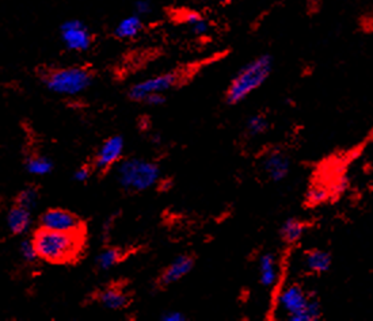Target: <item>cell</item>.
Segmentation results:
<instances>
[{
  "instance_id": "1",
  "label": "cell",
  "mask_w": 373,
  "mask_h": 321,
  "mask_svg": "<svg viewBox=\"0 0 373 321\" xmlns=\"http://www.w3.org/2000/svg\"><path fill=\"white\" fill-rule=\"evenodd\" d=\"M274 58L269 54H260L246 63L234 75L225 91V104L237 106L247 99L254 91L261 88L270 78Z\"/></svg>"
},
{
  "instance_id": "2",
  "label": "cell",
  "mask_w": 373,
  "mask_h": 321,
  "mask_svg": "<svg viewBox=\"0 0 373 321\" xmlns=\"http://www.w3.org/2000/svg\"><path fill=\"white\" fill-rule=\"evenodd\" d=\"M83 232H60L40 227L33 235L38 258L52 265L72 262L81 251Z\"/></svg>"
},
{
  "instance_id": "3",
  "label": "cell",
  "mask_w": 373,
  "mask_h": 321,
  "mask_svg": "<svg viewBox=\"0 0 373 321\" xmlns=\"http://www.w3.org/2000/svg\"><path fill=\"white\" fill-rule=\"evenodd\" d=\"M40 81L51 92L63 97H77L94 81L93 72L80 65L57 67L40 72Z\"/></svg>"
},
{
  "instance_id": "4",
  "label": "cell",
  "mask_w": 373,
  "mask_h": 321,
  "mask_svg": "<svg viewBox=\"0 0 373 321\" xmlns=\"http://www.w3.org/2000/svg\"><path fill=\"white\" fill-rule=\"evenodd\" d=\"M116 176L120 188L131 192H143L160 181V167L154 161L128 158L117 164Z\"/></svg>"
},
{
  "instance_id": "5",
  "label": "cell",
  "mask_w": 373,
  "mask_h": 321,
  "mask_svg": "<svg viewBox=\"0 0 373 321\" xmlns=\"http://www.w3.org/2000/svg\"><path fill=\"white\" fill-rule=\"evenodd\" d=\"M60 40L64 48L74 54L88 52L94 44V35L88 25L81 19H67L60 27Z\"/></svg>"
},
{
  "instance_id": "6",
  "label": "cell",
  "mask_w": 373,
  "mask_h": 321,
  "mask_svg": "<svg viewBox=\"0 0 373 321\" xmlns=\"http://www.w3.org/2000/svg\"><path fill=\"white\" fill-rule=\"evenodd\" d=\"M181 81V76L178 72H166V74H159L151 78H147L144 81L134 83V85L128 90L127 97L132 101L141 104L144 98L150 94L154 92H166L175 85Z\"/></svg>"
},
{
  "instance_id": "7",
  "label": "cell",
  "mask_w": 373,
  "mask_h": 321,
  "mask_svg": "<svg viewBox=\"0 0 373 321\" xmlns=\"http://www.w3.org/2000/svg\"><path fill=\"white\" fill-rule=\"evenodd\" d=\"M124 148H125V140L122 135L114 134L107 137L94 156L93 161L94 171L106 172L113 165L118 164L122 160Z\"/></svg>"
},
{
  "instance_id": "8",
  "label": "cell",
  "mask_w": 373,
  "mask_h": 321,
  "mask_svg": "<svg viewBox=\"0 0 373 321\" xmlns=\"http://www.w3.org/2000/svg\"><path fill=\"white\" fill-rule=\"evenodd\" d=\"M311 295L299 283L288 285L278 295V302L288 315V320L301 321Z\"/></svg>"
},
{
  "instance_id": "9",
  "label": "cell",
  "mask_w": 373,
  "mask_h": 321,
  "mask_svg": "<svg viewBox=\"0 0 373 321\" xmlns=\"http://www.w3.org/2000/svg\"><path fill=\"white\" fill-rule=\"evenodd\" d=\"M40 227L60 232H83V221L79 217L61 208H52L41 214Z\"/></svg>"
},
{
  "instance_id": "10",
  "label": "cell",
  "mask_w": 373,
  "mask_h": 321,
  "mask_svg": "<svg viewBox=\"0 0 373 321\" xmlns=\"http://www.w3.org/2000/svg\"><path fill=\"white\" fill-rule=\"evenodd\" d=\"M262 171L271 182L284 181L291 172V159L281 149H273L262 159Z\"/></svg>"
},
{
  "instance_id": "11",
  "label": "cell",
  "mask_w": 373,
  "mask_h": 321,
  "mask_svg": "<svg viewBox=\"0 0 373 321\" xmlns=\"http://www.w3.org/2000/svg\"><path fill=\"white\" fill-rule=\"evenodd\" d=\"M196 266V259L193 255L182 254L178 255L174 261L170 262V265L161 271L158 279V285L161 288H167L170 285H174L184 279L187 274L193 271Z\"/></svg>"
},
{
  "instance_id": "12",
  "label": "cell",
  "mask_w": 373,
  "mask_h": 321,
  "mask_svg": "<svg viewBox=\"0 0 373 321\" xmlns=\"http://www.w3.org/2000/svg\"><path fill=\"white\" fill-rule=\"evenodd\" d=\"M7 228L14 236L26 233L33 224V212L24 206L14 204L7 213Z\"/></svg>"
},
{
  "instance_id": "13",
  "label": "cell",
  "mask_w": 373,
  "mask_h": 321,
  "mask_svg": "<svg viewBox=\"0 0 373 321\" xmlns=\"http://www.w3.org/2000/svg\"><path fill=\"white\" fill-rule=\"evenodd\" d=\"M97 299L109 311H121L129 304V295H127V292L122 288L117 285H111L102 289L97 295Z\"/></svg>"
},
{
  "instance_id": "14",
  "label": "cell",
  "mask_w": 373,
  "mask_h": 321,
  "mask_svg": "<svg viewBox=\"0 0 373 321\" xmlns=\"http://www.w3.org/2000/svg\"><path fill=\"white\" fill-rule=\"evenodd\" d=\"M144 28V22H143V17L137 15L136 13L122 18L116 27H114V37L122 41H129L134 40L136 37H138V34L143 31Z\"/></svg>"
},
{
  "instance_id": "15",
  "label": "cell",
  "mask_w": 373,
  "mask_h": 321,
  "mask_svg": "<svg viewBox=\"0 0 373 321\" xmlns=\"http://www.w3.org/2000/svg\"><path fill=\"white\" fill-rule=\"evenodd\" d=\"M333 265V258L328 251L314 248L304 254V266L314 274H324L330 271Z\"/></svg>"
},
{
  "instance_id": "16",
  "label": "cell",
  "mask_w": 373,
  "mask_h": 321,
  "mask_svg": "<svg viewBox=\"0 0 373 321\" xmlns=\"http://www.w3.org/2000/svg\"><path fill=\"white\" fill-rule=\"evenodd\" d=\"M260 282L264 288H271L278 279V262L274 254L267 252L258 261Z\"/></svg>"
},
{
  "instance_id": "17",
  "label": "cell",
  "mask_w": 373,
  "mask_h": 321,
  "mask_svg": "<svg viewBox=\"0 0 373 321\" xmlns=\"http://www.w3.org/2000/svg\"><path fill=\"white\" fill-rule=\"evenodd\" d=\"M305 231V224L299 218H288L280 228V238L288 245H294L301 240Z\"/></svg>"
},
{
  "instance_id": "18",
  "label": "cell",
  "mask_w": 373,
  "mask_h": 321,
  "mask_svg": "<svg viewBox=\"0 0 373 321\" xmlns=\"http://www.w3.org/2000/svg\"><path fill=\"white\" fill-rule=\"evenodd\" d=\"M182 22L190 28V31L194 35H198V37H203V35L208 34L209 30H211L209 21L203 14H200L198 11H193V10L186 11L184 14V17H182Z\"/></svg>"
},
{
  "instance_id": "19",
  "label": "cell",
  "mask_w": 373,
  "mask_h": 321,
  "mask_svg": "<svg viewBox=\"0 0 373 321\" xmlns=\"http://www.w3.org/2000/svg\"><path fill=\"white\" fill-rule=\"evenodd\" d=\"M54 161L44 155H33L25 161V170L34 176L49 175L54 171Z\"/></svg>"
},
{
  "instance_id": "20",
  "label": "cell",
  "mask_w": 373,
  "mask_h": 321,
  "mask_svg": "<svg viewBox=\"0 0 373 321\" xmlns=\"http://www.w3.org/2000/svg\"><path fill=\"white\" fill-rule=\"evenodd\" d=\"M124 258V254L120 248L106 247L95 258V266L101 271H109L116 268Z\"/></svg>"
},
{
  "instance_id": "21",
  "label": "cell",
  "mask_w": 373,
  "mask_h": 321,
  "mask_svg": "<svg viewBox=\"0 0 373 321\" xmlns=\"http://www.w3.org/2000/svg\"><path fill=\"white\" fill-rule=\"evenodd\" d=\"M269 128H270L269 120H267V115H264V114L251 115L246 121V133L248 134L250 137L262 135V134L267 133Z\"/></svg>"
},
{
  "instance_id": "22",
  "label": "cell",
  "mask_w": 373,
  "mask_h": 321,
  "mask_svg": "<svg viewBox=\"0 0 373 321\" xmlns=\"http://www.w3.org/2000/svg\"><path fill=\"white\" fill-rule=\"evenodd\" d=\"M40 201V191L35 186H26L21 190L15 198V204L19 206H24L29 211H34Z\"/></svg>"
},
{
  "instance_id": "23",
  "label": "cell",
  "mask_w": 373,
  "mask_h": 321,
  "mask_svg": "<svg viewBox=\"0 0 373 321\" xmlns=\"http://www.w3.org/2000/svg\"><path fill=\"white\" fill-rule=\"evenodd\" d=\"M327 198H328V190L326 186L319 185V183L311 186L310 190L307 191V195H305V201L311 206H318V205L324 204L327 201Z\"/></svg>"
},
{
  "instance_id": "24",
  "label": "cell",
  "mask_w": 373,
  "mask_h": 321,
  "mask_svg": "<svg viewBox=\"0 0 373 321\" xmlns=\"http://www.w3.org/2000/svg\"><path fill=\"white\" fill-rule=\"evenodd\" d=\"M19 254H21L22 259L26 263H34L37 259H40L33 239H24V240L21 241V244H19Z\"/></svg>"
},
{
  "instance_id": "25",
  "label": "cell",
  "mask_w": 373,
  "mask_h": 321,
  "mask_svg": "<svg viewBox=\"0 0 373 321\" xmlns=\"http://www.w3.org/2000/svg\"><path fill=\"white\" fill-rule=\"evenodd\" d=\"M94 172L93 165H80L79 168L74 172V181L79 183H86Z\"/></svg>"
},
{
  "instance_id": "26",
  "label": "cell",
  "mask_w": 373,
  "mask_h": 321,
  "mask_svg": "<svg viewBox=\"0 0 373 321\" xmlns=\"http://www.w3.org/2000/svg\"><path fill=\"white\" fill-rule=\"evenodd\" d=\"M134 13L140 17H145L150 15L154 10L152 1L151 0H136L134 4Z\"/></svg>"
},
{
  "instance_id": "27",
  "label": "cell",
  "mask_w": 373,
  "mask_h": 321,
  "mask_svg": "<svg viewBox=\"0 0 373 321\" xmlns=\"http://www.w3.org/2000/svg\"><path fill=\"white\" fill-rule=\"evenodd\" d=\"M166 95L164 92H154V94H150L144 98V101L141 104L147 105V106H161L166 104Z\"/></svg>"
},
{
  "instance_id": "28",
  "label": "cell",
  "mask_w": 373,
  "mask_h": 321,
  "mask_svg": "<svg viewBox=\"0 0 373 321\" xmlns=\"http://www.w3.org/2000/svg\"><path fill=\"white\" fill-rule=\"evenodd\" d=\"M159 320L161 321H185L186 316L182 312L178 311H167L160 315Z\"/></svg>"
},
{
  "instance_id": "29",
  "label": "cell",
  "mask_w": 373,
  "mask_h": 321,
  "mask_svg": "<svg viewBox=\"0 0 373 321\" xmlns=\"http://www.w3.org/2000/svg\"><path fill=\"white\" fill-rule=\"evenodd\" d=\"M204 3H209V4H230L234 0H201Z\"/></svg>"
}]
</instances>
